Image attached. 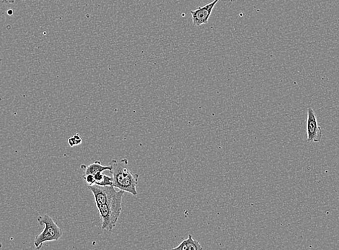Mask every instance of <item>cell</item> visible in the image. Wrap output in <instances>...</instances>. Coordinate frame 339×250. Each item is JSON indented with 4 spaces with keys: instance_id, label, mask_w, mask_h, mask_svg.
Wrapping results in <instances>:
<instances>
[{
    "instance_id": "10",
    "label": "cell",
    "mask_w": 339,
    "mask_h": 250,
    "mask_svg": "<svg viewBox=\"0 0 339 250\" xmlns=\"http://www.w3.org/2000/svg\"><path fill=\"white\" fill-rule=\"evenodd\" d=\"M83 178L86 182L88 186H93V185L96 184V180H95V177L93 175H83Z\"/></svg>"
},
{
    "instance_id": "4",
    "label": "cell",
    "mask_w": 339,
    "mask_h": 250,
    "mask_svg": "<svg viewBox=\"0 0 339 250\" xmlns=\"http://www.w3.org/2000/svg\"><path fill=\"white\" fill-rule=\"evenodd\" d=\"M307 141L319 142L322 138V130L319 126L316 115L313 108H307L306 126Z\"/></svg>"
},
{
    "instance_id": "7",
    "label": "cell",
    "mask_w": 339,
    "mask_h": 250,
    "mask_svg": "<svg viewBox=\"0 0 339 250\" xmlns=\"http://www.w3.org/2000/svg\"><path fill=\"white\" fill-rule=\"evenodd\" d=\"M80 168L84 171L83 175L91 174L93 175V176L96 173H98V172H103V173L104 171H110L111 170V166L110 165H108V166H103V165L101 164V162L100 161H96L93 164H90L88 166H86L85 164H82L80 166Z\"/></svg>"
},
{
    "instance_id": "2",
    "label": "cell",
    "mask_w": 339,
    "mask_h": 250,
    "mask_svg": "<svg viewBox=\"0 0 339 250\" xmlns=\"http://www.w3.org/2000/svg\"><path fill=\"white\" fill-rule=\"evenodd\" d=\"M124 193L120 190L116 191L105 204L97 205L102 220V229L111 232L116 227L122 211V198Z\"/></svg>"
},
{
    "instance_id": "11",
    "label": "cell",
    "mask_w": 339,
    "mask_h": 250,
    "mask_svg": "<svg viewBox=\"0 0 339 250\" xmlns=\"http://www.w3.org/2000/svg\"><path fill=\"white\" fill-rule=\"evenodd\" d=\"M16 0H2V3L4 4H13L16 3Z\"/></svg>"
},
{
    "instance_id": "8",
    "label": "cell",
    "mask_w": 339,
    "mask_h": 250,
    "mask_svg": "<svg viewBox=\"0 0 339 250\" xmlns=\"http://www.w3.org/2000/svg\"><path fill=\"white\" fill-rule=\"evenodd\" d=\"M113 178L106 176V175H103L101 181L98 182L96 185L100 186H113Z\"/></svg>"
},
{
    "instance_id": "12",
    "label": "cell",
    "mask_w": 339,
    "mask_h": 250,
    "mask_svg": "<svg viewBox=\"0 0 339 250\" xmlns=\"http://www.w3.org/2000/svg\"><path fill=\"white\" fill-rule=\"evenodd\" d=\"M2 246H3V244H2L1 243H0V248H2Z\"/></svg>"
},
{
    "instance_id": "5",
    "label": "cell",
    "mask_w": 339,
    "mask_h": 250,
    "mask_svg": "<svg viewBox=\"0 0 339 250\" xmlns=\"http://www.w3.org/2000/svg\"><path fill=\"white\" fill-rule=\"evenodd\" d=\"M219 1L220 0H214L212 3H209L206 6L200 7L195 11L190 12L193 25L195 26H200L201 25L207 24L208 23L209 18L211 16L214 8Z\"/></svg>"
},
{
    "instance_id": "9",
    "label": "cell",
    "mask_w": 339,
    "mask_h": 250,
    "mask_svg": "<svg viewBox=\"0 0 339 250\" xmlns=\"http://www.w3.org/2000/svg\"><path fill=\"white\" fill-rule=\"evenodd\" d=\"M82 143V138L78 133L74 135V136L73 137L70 138L68 139V144H70V146L71 147H73L75 146H78Z\"/></svg>"
},
{
    "instance_id": "6",
    "label": "cell",
    "mask_w": 339,
    "mask_h": 250,
    "mask_svg": "<svg viewBox=\"0 0 339 250\" xmlns=\"http://www.w3.org/2000/svg\"><path fill=\"white\" fill-rule=\"evenodd\" d=\"M203 249L199 241L193 239L191 234H188V238L183 239L178 246L173 247V250H201Z\"/></svg>"
},
{
    "instance_id": "3",
    "label": "cell",
    "mask_w": 339,
    "mask_h": 250,
    "mask_svg": "<svg viewBox=\"0 0 339 250\" xmlns=\"http://www.w3.org/2000/svg\"><path fill=\"white\" fill-rule=\"evenodd\" d=\"M38 222L40 225H44L45 227L42 232L37 235L35 238L34 245L36 249H41L43 243L48 242V241H58L60 238L62 236V229L48 214L38 216Z\"/></svg>"
},
{
    "instance_id": "1",
    "label": "cell",
    "mask_w": 339,
    "mask_h": 250,
    "mask_svg": "<svg viewBox=\"0 0 339 250\" xmlns=\"http://www.w3.org/2000/svg\"><path fill=\"white\" fill-rule=\"evenodd\" d=\"M111 170L110 171L113 178V186L120 191L129 193L133 196H138L137 186L139 175L131 173L128 168V160L122 158L120 160L113 159L110 161Z\"/></svg>"
}]
</instances>
